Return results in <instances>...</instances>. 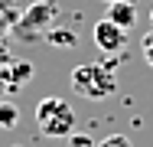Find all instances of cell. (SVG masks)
Listing matches in <instances>:
<instances>
[{"mask_svg":"<svg viewBox=\"0 0 153 147\" xmlns=\"http://www.w3.org/2000/svg\"><path fill=\"white\" fill-rule=\"evenodd\" d=\"M68 141H72V147H91V141H88L85 134H72Z\"/></svg>","mask_w":153,"mask_h":147,"instance_id":"11","label":"cell"},{"mask_svg":"<svg viewBox=\"0 0 153 147\" xmlns=\"http://www.w3.org/2000/svg\"><path fill=\"white\" fill-rule=\"evenodd\" d=\"M46 39H49L52 46H65V49H68V46H75V43H78V33H75V29H68V26H52L49 33H46Z\"/></svg>","mask_w":153,"mask_h":147,"instance_id":"6","label":"cell"},{"mask_svg":"<svg viewBox=\"0 0 153 147\" xmlns=\"http://www.w3.org/2000/svg\"><path fill=\"white\" fill-rule=\"evenodd\" d=\"M108 3H114V0H108Z\"/></svg>","mask_w":153,"mask_h":147,"instance_id":"13","label":"cell"},{"mask_svg":"<svg viewBox=\"0 0 153 147\" xmlns=\"http://www.w3.org/2000/svg\"><path fill=\"white\" fill-rule=\"evenodd\" d=\"M108 20L117 23L121 29H134V23H137V7H134V0H114V3H108Z\"/></svg>","mask_w":153,"mask_h":147,"instance_id":"5","label":"cell"},{"mask_svg":"<svg viewBox=\"0 0 153 147\" xmlns=\"http://www.w3.org/2000/svg\"><path fill=\"white\" fill-rule=\"evenodd\" d=\"M150 23H153V10H150Z\"/></svg>","mask_w":153,"mask_h":147,"instance_id":"12","label":"cell"},{"mask_svg":"<svg viewBox=\"0 0 153 147\" xmlns=\"http://www.w3.org/2000/svg\"><path fill=\"white\" fill-rule=\"evenodd\" d=\"M91 36H94V46H98L104 56H121L124 49H127V29H121L117 23H111L108 16L94 23Z\"/></svg>","mask_w":153,"mask_h":147,"instance_id":"4","label":"cell"},{"mask_svg":"<svg viewBox=\"0 0 153 147\" xmlns=\"http://www.w3.org/2000/svg\"><path fill=\"white\" fill-rule=\"evenodd\" d=\"M94 147H134V141H130L127 134H108V137H101Z\"/></svg>","mask_w":153,"mask_h":147,"instance_id":"8","label":"cell"},{"mask_svg":"<svg viewBox=\"0 0 153 147\" xmlns=\"http://www.w3.org/2000/svg\"><path fill=\"white\" fill-rule=\"evenodd\" d=\"M72 88L88 98V101H101L111 98L117 92V75H114V62H82L72 69Z\"/></svg>","mask_w":153,"mask_h":147,"instance_id":"1","label":"cell"},{"mask_svg":"<svg viewBox=\"0 0 153 147\" xmlns=\"http://www.w3.org/2000/svg\"><path fill=\"white\" fill-rule=\"evenodd\" d=\"M33 118H36L39 134H46V137H72V134H75V124H78L75 108H72L65 98H56V95L42 98V101L36 105V115Z\"/></svg>","mask_w":153,"mask_h":147,"instance_id":"2","label":"cell"},{"mask_svg":"<svg viewBox=\"0 0 153 147\" xmlns=\"http://www.w3.org/2000/svg\"><path fill=\"white\" fill-rule=\"evenodd\" d=\"M16 121H20V108L3 101L0 105V128H16Z\"/></svg>","mask_w":153,"mask_h":147,"instance_id":"7","label":"cell"},{"mask_svg":"<svg viewBox=\"0 0 153 147\" xmlns=\"http://www.w3.org/2000/svg\"><path fill=\"white\" fill-rule=\"evenodd\" d=\"M140 49H143V59H147V65H153V29L140 39Z\"/></svg>","mask_w":153,"mask_h":147,"instance_id":"10","label":"cell"},{"mask_svg":"<svg viewBox=\"0 0 153 147\" xmlns=\"http://www.w3.org/2000/svg\"><path fill=\"white\" fill-rule=\"evenodd\" d=\"M59 16V3L56 0H36V3H30V10L23 13V20L16 23V29H13V36L16 39H42L49 29H52V20Z\"/></svg>","mask_w":153,"mask_h":147,"instance_id":"3","label":"cell"},{"mask_svg":"<svg viewBox=\"0 0 153 147\" xmlns=\"http://www.w3.org/2000/svg\"><path fill=\"white\" fill-rule=\"evenodd\" d=\"M33 79V65L30 62H16L13 65V85H23V82H30Z\"/></svg>","mask_w":153,"mask_h":147,"instance_id":"9","label":"cell"}]
</instances>
